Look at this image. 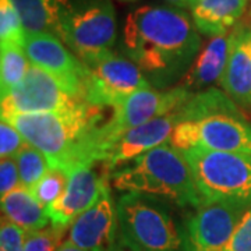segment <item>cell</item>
Masks as SVG:
<instances>
[{
    "label": "cell",
    "instance_id": "6da1fadb",
    "mask_svg": "<svg viewBox=\"0 0 251 251\" xmlns=\"http://www.w3.org/2000/svg\"><path fill=\"white\" fill-rule=\"evenodd\" d=\"M200 48L197 28L181 10L143 6L126 18L123 50L156 85L184 77Z\"/></svg>",
    "mask_w": 251,
    "mask_h": 251
},
{
    "label": "cell",
    "instance_id": "7a4b0ae2",
    "mask_svg": "<svg viewBox=\"0 0 251 251\" xmlns=\"http://www.w3.org/2000/svg\"><path fill=\"white\" fill-rule=\"evenodd\" d=\"M102 108L82 102L67 112L21 113L3 117L25 140L44 153L50 168L70 173L80 163H94L92 140L102 125Z\"/></svg>",
    "mask_w": 251,
    "mask_h": 251
},
{
    "label": "cell",
    "instance_id": "3957f363",
    "mask_svg": "<svg viewBox=\"0 0 251 251\" xmlns=\"http://www.w3.org/2000/svg\"><path fill=\"white\" fill-rule=\"evenodd\" d=\"M110 179L117 190L125 193L150 194L196 209L204 205L184 155L171 143L152 148L119 166L112 171Z\"/></svg>",
    "mask_w": 251,
    "mask_h": 251
},
{
    "label": "cell",
    "instance_id": "277c9868",
    "mask_svg": "<svg viewBox=\"0 0 251 251\" xmlns=\"http://www.w3.org/2000/svg\"><path fill=\"white\" fill-rule=\"evenodd\" d=\"M122 243L130 251H184L183 225L165 200L128 191L116 201Z\"/></svg>",
    "mask_w": 251,
    "mask_h": 251
},
{
    "label": "cell",
    "instance_id": "5b68a950",
    "mask_svg": "<svg viewBox=\"0 0 251 251\" xmlns=\"http://www.w3.org/2000/svg\"><path fill=\"white\" fill-rule=\"evenodd\" d=\"M204 204L240 202L251 206V153L204 148L181 151Z\"/></svg>",
    "mask_w": 251,
    "mask_h": 251
},
{
    "label": "cell",
    "instance_id": "8992f818",
    "mask_svg": "<svg viewBox=\"0 0 251 251\" xmlns=\"http://www.w3.org/2000/svg\"><path fill=\"white\" fill-rule=\"evenodd\" d=\"M116 36V14L110 0H77L66 4L60 39L85 66L112 53Z\"/></svg>",
    "mask_w": 251,
    "mask_h": 251
},
{
    "label": "cell",
    "instance_id": "52a82bcc",
    "mask_svg": "<svg viewBox=\"0 0 251 251\" xmlns=\"http://www.w3.org/2000/svg\"><path fill=\"white\" fill-rule=\"evenodd\" d=\"M191 95L193 92L181 87L168 91L143 88L130 95L125 102L117 105L108 122L97 128L91 150L92 162H103L105 153L117 138L147 122L177 110Z\"/></svg>",
    "mask_w": 251,
    "mask_h": 251
},
{
    "label": "cell",
    "instance_id": "ba28073f",
    "mask_svg": "<svg viewBox=\"0 0 251 251\" xmlns=\"http://www.w3.org/2000/svg\"><path fill=\"white\" fill-rule=\"evenodd\" d=\"M171 144L180 151L204 148L222 152L251 153V125L240 112H218L196 120L180 122Z\"/></svg>",
    "mask_w": 251,
    "mask_h": 251
},
{
    "label": "cell",
    "instance_id": "9c48e42d",
    "mask_svg": "<svg viewBox=\"0 0 251 251\" xmlns=\"http://www.w3.org/2000/svg\"><path fill=\"white\" fill-rule=\"evenodd\" d=\"M88 67V80L84 100L92 106L116 108L130 95L150 88L141 69L120 54H105Z\"/></svg>",
    "mask_w": 251,
    "mask_h": 251
},
{
    "label": "cell",
    "instance_id": "30bf717a",
    "mask_svg": "<svg viewBox=\"0 0 251 251\" xmlns=\"http://www.w3.org/2000/svg\"><path fill=\"white\" fill-rule=\"evenodd\" d=\"M24 50L31 64L50 74L72 98L85 102L88 67L62 44L60 38L50 34H27Z\"/></svg>",
    "mask_w": 251,
    "mask_h": 251
},
{
    "label": "cell",
    "instance_id": "8fae6325",
    "mask_svg": "<svg viewBox=\"0 0 251 251\" xmlns=\"http://www.w3.org/2000/svg\"><path fill=\"white\" fill-rule=\"evenodd\" d=\"M251 206L240 202H209L197 208L183 225L184 251H224Z\"/></svg>",
    "mask_w": 251,
    "mask_h": 251
},
{
    "label": "cell",
    "instance_id": "7c38bea8",
    "mask_svg": "<svg viewBox=\"0 0 251 251\" xmlns=\"http://www.w3.org/2000/svg\"><path fill=\"white\" fill-rule=\"evenodd\" d=\"M82 102L72 98L50 74L34 64L24 80L1 97V117L21 113L67 112Z\"/></svg>",
    "mask_w": 251,
    "mask_h": 251
},
{
    "label": "cell",
    "instance_id": "4fadbf2b",
    "mask_svg": "<svg viewBox=\"0 0 251 251\" xmlns=\"http://www.w3.org/2000/svg\"><path fill=\"white\" fill-rule=\"evenodd\" d=\"M67 242L85 251H120L125 249L120 236L116 202L106 179L98 200L73 222Z\"/></svg>",
    "mask_w": 251,
    "mask_h": 251
},
{
    "label": "cell",
    "instance_id": "5bb4252c",
    "mask_svg": "<svg viewBox=\"0 0 251 251\" xmlns=\"http://www.w3.org/2000/svg\"><path fill=\"white\" fill-rule=\"evenodd\" d=\"M179 109L138 126L117 138L103 156V162L108 169L115 171L147 151L171 143L176 126L181 122Z\"/></svg>",
    "mask_w": 251,
    "mask_h": 251
},
{
    "label": "cell",
    "instance_id": "9a60e30c",
    "mask_svg": "<svg viewBox=\"0 0 251 251\" xmlns=\"http://www.w3.org/2000/svg\"><path fill=\"white\" fill-rule=\"evenodd\" d=\"M92 165L94 163H80L70 171L69 183L62 197L46 208L50 225L67 229L98 200L106 177H99L92 169Z\"/></svg>",
    "mask_w": 251,
    "mask_h": 251
},
{
    "label": "cell",
    "instance_id": "2e32d148",
    "mask_svg": "<svg viewBox=\"0 0 251 251\" xmlns=\"http://www.w3.org/2000/svg\"><path fill=\"white\" fill-rule=\"evenodd\" d=\"M221 85L236 103L251 108V29L249 28L236 27L230 34L229 57Z\"/></svg>",
    "mask_w": 251,
    "mask_h": 251
},
{
    "label": "cell",
    "instance_id": "e0dca14e",
    "mask_svg": "<svg viewBox=\"0 0 251 251\" xmlns=\"http://www.w3.org/2000/svg\"><path fill=\"white\" fill-rule=\"evenodd\" d=\"M249 0H191L190 10L198 32L208 36L229 34L240 20Z\"/></svg>",
    "mask_w": 251,
    "mask_h": 251
},
{
    "label": "cell",
    "instance_id": "ac0fdd59",
    "mask_svg": "<svg viewBox=\"0 0 251 251\" xmlns=\"http://www.w3.org/2000/svg\"><path fill=\"white\" fill-rule=\"evenodd\" d=\"M230 34L214 36L204 50L198 54L179 87L184 90H201L216 81L221 82L230 49Z\"/></svg>",
    "mask_w": 251,
    "mask_h": 251
},
{
    "label": "cell",
    "instance_id": "d6986e66",
    "mask_svg": "<svg viewBox=\"0 0 251 251\" xmlns=\"http://www.w3.org/2000/svg\"><path fill=\"white\" fill-rule=\"evenodd\" d=\"M1 214L27 233L41 230L50 222L45 206L36 200L31 190L23 186L1 197Z\"/></svg>",
    "mask_w": 251,
    "mask_h": 251
},
{
    "label": "cell",
    "instance_id": "ffe728a7",
    "mask_svg": "<svg viewBox=\"0 0 251 251\" xmlns=\"http://www.w3.org/2000/svg\"><path fill=\"white\" fill-rule=\"evenodd\" d=\"M17 10L25 34H50L62 36L63 0H10Z\"/></svg>",
    "mask_w": 251,
    "mask_h": 251
},
{
    "label": "cell",
    "instance_id": "44dd1931",
    "mask_svg": "<svg viewBox=\"0 0 251 251\" xmlns=\"http://www.w3.org/2000/svg\"><path fill=\"white\" fill-rule=\"evenodd\" d=\"M0 48V92L3 97L24 80L31 64L28 63V56L23 46L6 45Z\"/></svg>",
    "mask_w": 251,
    "mask_h": 251
},
{
    "label": "cell",
    "instance_id": "7402d4cb",
    "mask_svg": "<svg viewBox=\"0 0 251 251\" xmlns=\"http://www.w3.org/2000/svg\"><path fill=\"white\" fill-rule=\"evenodd\" d=\"M16 162L20 175V184L31 191L50 168L45 155L29 144H25L24 148L17 153Z\"/></svg>",
    "mask_w": 251,
    "mask_h": 251
},
{
    "label": "cell",
    "instance_id": "603a6c76",
    "mask_svg": "<svg viewBox=\"0 0 251 251\" xmlns=\"http://www.w3.org/2000/svg\"><path fill=\"white\" fill-rule=\"evenodd\" d=\"M25 29L20 14L10 0H0V46L17 45L24 48Z\"/></svg>",
    "mask_w": 251,
    "mask_h": 251
},
{
    "label": "cell",
    "instance_id": "cb8c5ba5",
    "mask_svg": "<svg viewBox=\"0 0 251 251\" xmlns=\"http://www.w3.org/2000/svg\"><path fill=\"white\" fill-rule=\"evenodd\" d=\"M69 183V173L59 168H49L44 177L38 181L32 193L36 200L48 208L62 197Z\"/></svg>",
    "mask_w": 251,
    "mask_h": 251
},
{
    "label": "cell",
    "instance_id": "d4e9b609",
    "mask_svg": "<svg viewBox=\"0 0 251 251\" xmlns=\"http://www.w3.org/2000/svg\"><path fill=\"white\" fill-rule=\"evenodd\" d=\"M66 229L56 227L53 225L46 226L41 230L27 233L24 251H57L62 246Z\"/></svg>",
    "mask_w": 251,
    "mask_h": 251
},
{
    "label": "cell",
    "instance_id": "484cf974",
    "mask_svg": "<svg viewBox=\"0 0 251 251\" xmlns=\"http://www.w3.org/2000/svg\"><path fill=\"white\" fill-rule=\"evenodd\" d=\"M25 140L20 134L17 128L9 120L1 117L0 122V156L16 158L17 153L24 148Z\"/></svg>",
    "mask_w": 251,
    "mask_h": 251
},
{
    "label": "cell",
    "instance_id": "4316f807",
    "mask_svg": "<svg viewBox=\"0 0 251 251\" xmlns=\"http://www.w3.org/2000/svg\"><path fill=\"white\" fill-rule=\"evenodd\" d=\"M27 232L1 216L0 225V251H24Z\"/></svg>",
    "mask_w": 251,
    "mask_h": 251
},
{
    "label": "cell",
    "instance_id": "83f0119b",
    "mask_svg": "<svg viewBox=\"0 0 251 251\" xmlns=\"http://www.w3.org/2000/svg\"><path fill=\"white\" fill-rule=\"evenodd\" d=\"M224 251H251V208L237 225Z\"/></svg>",
    "mask_w": 251,
    "mask_h": 251
},
{
    "label": "cell",
    "instance_id": "f1b7e54d",
    "mask_svg": "<svg viewBox=\"0 0 251 251\" xmlns=\"http://www.w3.org/2000/svg\"><path fill=\"white\" fill-rule=\"evenodd\" d=\"M20 184V175L16 158H1L0 162V196L4 197Z\"/></svg>",
    "mask_w": 251,
    "mask_h": 251
},
{
    "label": "cell",
    "instance_id": "f546056e",
    "mask_svg": "<svg viewBox=\"0 0 251 251\" xmlns=\"http://www.w3.org/2000/svg\"><path fill=\"white\" fill-rule=\"evenodd\" d=\"M57 251H85V250H81V249H78V247H75L74 244H72L70 242H66L63 243L62 246L57 249Z\"/></svg>",
    "mask_w": 251,
    "mask_h": 251
},
{
    "label": "cell",
    "instance_id": "4dcf8cb0",
    "mask_svg": "<svg viewBox=\"0 0 251 251\" xmlns=\"http://www.w3.org/2000/svg\"><path fill=\"white\" fill-rule=\"evenodd\" d=\"M166 1H169L171 4L177 6V7H188L191 0H166Z\"/></svg>",
    "mask_w": 251,
    "mask_h": 251
},
{
    "label": "cell",
    "instance_id": "1f68e13d",
    "mask_svg": "<svg viewBox=\"0 0 251 251\" xmlns=\"http://www.w3.org/2000/svg\"><path fill=\"white\" fill-rule=\"evenodd\" d=\"M123 1H134V0H123Z\"/></svg>",
    "mask_w": 251,
    "mask_h": 251
},
{
    "label": "cell",
    "instance_id": "d6a6232c",
    "mask_svg": "<svg viewBox=\"0 0 251 251\" xmlns=\"http://www.w3.org/2000/svg\"><path fill=\"white\" fill-rule=\"evenodd\" d=\"M120 251H125V249H123V250H120Z\"/></svg>",
    "mask_w": 251,
    "mask_h": 251
}]
</instances>
